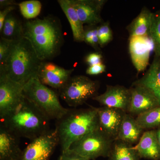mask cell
Segmentation results:
<instances>
[{
    "label": "cell",
    "instance_id": "1",
    "mask_svg": "<svg viewBox=\"0 0 160 160\" xmlns=\"http://www.w3.org/2000/svg\"><path fill=\"white\" fill-rule=\"evenodd\" d=\"M23 37L31 42L42 62L58 56L64 42L61 22L52 15L27 20L23 24Z\"/></svg>",
    "mask_w": 160,
    "mask_h": 160
},
{
    "label": "cell",
    "instance_id": "2",
    "mask_svg": "<svg viewBox=\"0 0 160 160\" xmlns=\"http://www.w3.org/2000/svg\"><path fill=\"white\" fill-rule=\"evenodd\" d=\"M0 119L1 125L19 138L32 140L50 130V120L25 96L16 109Z\"/></svg>",
    "mask_w": 160,
    "mask_h": 160
},
{
    "label": "cell",
    "instance_id": "3",
    "mask_svg": "<svg viewBox=\"0 0 160 160\" xmlns=\"http://www.w3.org/2000/svg\"><path fill=\"white\" fill-rule=\"evenodd\" d=\"M99 128L95 107L68 109L66 114L57 120L56 125L62 152L67 151L76 141Z\"/></svg>",
    "mask_w": 160,
    "mask_h": 160
},
{
    "label": "cell",
    "instance_id": "4",
    "mask_svg": "<svg viewBox=\"0 0 160 160\" xmlns=\"http://www.w3.org/2000/svg\"><path fill=\"white\" fill-rule=\"evenodd\" d=\"M29 40L24 37L13 41L11 53L0 73L24 86L32 78L37 77L42 62Z\"/></svg>",
    "mask_w": 160,
    "mask_h": 160
},
{
    "label": "cell",
    "instance_id": "5",
    "mask_svg": "<svg viewBox=\"0 0 160 160\" xmlns=\"http://www.w3.org/2000/svg\"><path fill=\"white\" fill-rule=\"evenodd\" d=\"M23 94L49 120L59 119L68 111L60 103L56 92L38 77L32 78L24 85Z\"/></svg>",
    "mask_w": 160,
    "mask_h": 160
},
{
    "label": "cell",
    "instance_id": "6",
    "mask_svg": "<svg viewBox=\"0 0 160 160\" xmlns=\"http://www.w3.org/2000/svg\"><path fill=\"white\" fill-rule=\"evenodd\" d=\"M114 140L100 128L74 142L69 149L89 160L109 157Z\"/></svg>",
    "mask_w": 160,
    "mask_h": 160
},
{
    "label": "cell",
    "instance_id": "7",
    "mask_svg": "<svg viewBox=\"0 0 160 160\" xmlns=\"http://www.w3.org/2000/svg\"><path fill=\"white\" fill-rule=\"evenodd\" d=\"M99 87L98 81L85 76H74L60 89L59 96L69 106L76 107L98 95Z\"/></svg>",
    "mask_w": 160,
    "mask_h": 160
},
{
    "label": "cell",
    "instance_id": "8",
    "mask_svg": "<svg viewBox=\"0 0 160 160\" xmlns=\"http://www.w3.org/2000/svg\"><path fill=\"white\" fill-rule=\"evenodd\" d=\"M58 144L56 129L49 130L31 140L22 151L19 160H49Z\"/></svg>",
    "mask_w": 160,
    "mask_h": 160
},
{
    "label": "cell",
    "instance_id": "9",
    "mask_svg": "<svg viewBox=\"0 0 160 160\" xmlns=\"http://www.w3.org/2000/svg\"><path fill=\"white\" fill-rule=\"evenodd\" d=\"M24 86L0 73V118L14 110L24 99Z\"/></svg>",
    "mask_w": 160,
    "mask_h": 160
},
{
    "label": "cell",
    "instance_id": "10",
    "mask_svg": "<svg viewBox=\"0 0 160 160\" xmlns=\"http://www.w3.org/2000/svg\"><path fill=\"white\" fill-rule=\"evenodd\" d=\"M73 71V69H66L46 61L40 64L37 77L44 85L59 90L69 81Z\"/></svg>",
    "mask_w": 160,
    "mask_h": 160
},
{
    "label": "cell",
    "instance_id": "11",
    "mask_svg": "<svg viewBox=\"0 0 160 160\" xmlns=\"http://www.w3.org/2000/svg\"><path fill=\"white\" fill-rule=\"evenodd\" d=\"M129 49L132 62L138 72L144 71L149 64L151 51L154 44L150 36L130 38Z\"/></svg>",
    "mask_w": 160,
    "mask_h": 160
},
{
    "label": "cell",
    "instance_id": "12",
    "mask_svg": "<svg viewBox=\"0 0 160 160\" xmlns=\"http://www.w3.org/2000/svg\"><path fill=\"white\" fill-rule=\"evenodd\" d=\"M131 98L128 112L139 115L159 106L158 101L150 89L134 82L130 88Z\"/></svg>",
    "mask_w": 160,
    "mask_h": 160
},
{
    "label": "cell",
    "instance_id": "13",
    "mask_svg": "<svg viewBox=\"0 0 160 160\" xmlns=\"http://www.w3.org/2000/svg\"><path fill=\"white\" fill-rule=\"evenodd\" d=\"M131 98L130 89L125 86L107 85L106 91L92 98L103 106L122 109L128 112Z\"/></svg>",
    "mask_w": 160,
    "mask_h": 160
},
{
    "label": "cell",
    "instance_id": "14",
    "mask_svg": "<svg viewBox=\"0 0 160 160\" xmlns=\"http://www.w3.org/2000/svg\"><path fill=\"white\" fill-rule=\"evenodd\" d=\"M83 24L96 26L102 22L101 11L106 1L102 0H69Z\"/></svg>",
    "mask_w": 160,
    "mask_h": 160
},
{
    "label": "cell",
    "instance_id": "15",
    "mask_svg": "<svg viewBox=\"0 0 160 160\" xmlns=\"http://www.w3.org/2000/svg\"><path fill=\"white\" fill-rule=\"evenodd\" d=\"M96 108L100 129L113 140L117 138L126 112L122 109L102 106Z\"/></svg>",
    "mask_w": 160,
    "mask_h": 160
},
{
    "label": "cell",
    "instance_id": "16",
    "mask_svg": "<svg viewBox=\"0 0 160 160\" xmlns=\"http://www.w3.org/2000/svg\"><path fill=\"white\" fill-rule=\"evenodd\" d=\"M19 138L0 125V160H19L22 151Z\"/></svg>",
    "mask_w": 160,
    "mask_h": 160
},
{
    "label": "cell",
    "instance_id": "17",
    "mask_svg": "<svg viewBox=\"0 0 160 160\" xmlns=\"http://www.w3.org/2000/svg\"><path fill=\"white\" fill-rule=\"evenodd\" d=\"M134 147L141 158L160 160V146L157 138L156 130L144 132L136 146Z\"/></svg>",
    "mask_w": 160,
    "mask_h": 160
},
{
    "label": "cell",
    "instance_id": "18",
    "mask_svg": "<svg viewBox=\"0 0 160 160\" xmlns=\"http://www.w3.org/2000/svg\"><path fill=\"white\" fill-rule=\"evenodd\" d=\"M144 130L139 125L136 118L126 112L116 140L132 145L138 143L144 133Z\"/></svg>",
    "mask_w": 160,
    "mask_h": 160
},
{
    "label": "cell",
    "instance_id": "19",
    "mask_svg": "<svg viewBox=\"0 0 160 160\" xmlns=\"http://www.w3.org/2000/svg\"><path fill=\"white\" fill-rule=\"evenodd\" d=\"M58 2L69 21L75 42H84V24L80 20L69 0H58Z\"/></svg>",
    "mask_w": 160,
    "mask_h": 160
},
{
    "label": "cell",
    "instance_id": "20",
    "mask_svg": "<svg viewBox=\"0 0 160 160\" xmlns=\"http://www.w3.org/2000/svg\"><path fill=\"white\" fill-rule=\"evenodd\" d=\"M152 15L149 9L144 7L138 15L128 26L130 38L150 36Z\"/></svg>",
    "mask_w": 160,
    "mask_h": 160
},
{
    "label": "cell",
    "instance_id": "21",
    "mask_svg": "<svg viewBox=\"0 0 160 160\" xmlns=\"http://www.w3.org/2000/svg\"><path fill=\"white\" fill-rule=\"evenodd\" d=\"M109 160H140L134 147L119 140H114L109 157Z\"/></svg>",
    "mask_w": 160,
    "mask_h": 160
},
{
    "label": "cell",
    "instance_id": "22",
    "mask_svg": "<svg viewBox=\"0 0 160 160\" xmlns=\"http://www.w3.org/2000/svg\"><path fill=\"white\" fill-rule=\"evenodd\" d=\"M1 37L15 41L23 37V24L11 13L6 17L1 31Z\"/></svg>",
    "mask_w": 160,
    "mask_h": 160
},
{
    "label": "cell",
    "instance_id": "23",
    "mask_svg": "<svg viewBox=\"0 0 160 160\" xmlns=\"http://www.w3.org/2000/svg\"><path fill=\"white\" fill-rule=\"evenodd\" d=\"M137 84L152 89H160V57L155 56L150 68L142 78L135 82Z\"/></svg>",
    "mask_w": 160,
    "mask_h": 160
},
{
    "label": "cell",
    "instance_id": "24",
    "mask_svg": "<svg viewBox=\"0 0 160 160\" xmlns=\"http://www.w3.org/2000/svg\"><path fill=\"white\" fill-rule=\"evenodd\" d=\"M137 121L143 129H153L160 126V106L137 116Z\"/></svg>",
    "mask_w": 160,
    "mask_h": 160
},
{
    "label": "cell",
    "instance_id": "25",
    "mask_svg": "<svg viewBox=\"0 0 160 160\" xmlns=\"http://www.w3.org/2000/svg\"><path fill=\"white\" fill-rule=\"evenodd\" d=\"M18 6L21 14L27 20L36 18L42 10V3L38 0L24 1Z\"/></svg>",
    "mask_w": 160,
    "mask_h": 160
},
{
    "label": "cell",
    "instance_id": "26",
    "mask_svg": "<svg viewBox=\"0 0 160 160\" xmlns=\"http://www.w3.org/2000/svg\"><path fill=\"white\" fill-rule=\"evenodd\" d=\"M150 37L154 42L155 56L160 57V12L152 15Z\"/></svg>",
    "mask_w": 160,
    "mask_h": 160
},
{
    "label": "cell",
    "instance_id": "27",
    "mask_svg": "<svg viewBox=\"0 0 160 160\" xmlns=\"http://www.w3.org/2000/svg\"><path fill=\"white\" fill-rule=\"evenodd\" d=\"M13 41L1 37L0 39V69L6 65L10 53Z\"/></svg>",
    "mask_w": 160,
    "mask_h": 160
},
{
    "label": "cell",
    "instance_id": "28",
    "mask_svg": "<svg viewBox=\"0 0 160 160\" xmlns=\"http://www.w3.org/2000/svg\"><path fill=\"white\" fill-rule=\"evenodd\" d=\"M98 34L101 47L106 46L112 40V32L109 22L103 23L98 27Z\"/></svg>",
    "mask_w": 160,
    "mask_h": 160
},
{
    "label": "cell",
    "instance_id": "29",
    "mask_svg": "<svg viewBox=\"0 0 160 160\" xmlns=\"http://www.w3.org/2000/svg\"><path fill=\"white\" fill-rule=\"evenodd\" d=\"M89 26V28L85 29L84 42L92 46L94 49H97L99 45L98 34V27L96 26Z\"/></svg>",
    "mask_w": 160,
    "mask_h": 160
},
{
    "label": "cell",
    "instance_id": "30",
    "mask_svg": "<svg viewBox=\"0 0 160 160\" xmlns=\"http://www.w3.org/2000/svg\"><path fill=\"white\" fill-rule=\"evenodd\" d=\"M102 56L98 52L90 53L86 58V62L89 65V66L102 64Z\"/></svg>",
    "mask_w": 160,
    "mask_h": 160
},
{
    "label": "cell",
    "instance_id": "31",
    "mask_svg": "<svg viewBox=\"0 0 160 160\" xmlns=\"http://www.w3.org/2000/svg\"><path fill=\"white\" fill-rule=\"evenodd\" d=\"M58 160H89L68 149L62 152Z\"/></svg>",
    "mask_w": 160,
    "mask_h": 160
},
{
    "label": "cell",
    "instance_id": "32",
    "mask_svg": "<svg viewBox=\"0 0 160 160\" xmlns=\"http://www.w3.org/2000/svg\"><path fill=\"white\" fill-rule=\"evenodd\" d=\"M106 71V66L103 64L90 66L86 69V72L89 75H96Z\"/></svg>",
    "mask_w": 160,
    "mask_h": 160
},
{
    "label": "cell",
    "instance_id": "33",
    "mask_svg": "<svg viewBox=\"0 0 160 160\" xmlns=\"http://www.w3.org/2000/svg\"><path fill=\"white\" fill-rule=\"evenodd\" d=\"M15 9V6H9L6 7L0 11V31L2 30L4 22L7 16Z\"/></svg>",
    "mask_w": 160,
    "mask_h": 160
},
{
    "label": "cell",
    "instance_id": "34",
    "mask_svg": "<svg viewBox=\"0 0 160 160\" xmlns=\"http://www.w3.org/2000/svg\"><path fill=\"white\" fill-rule=\"evenodd\" d=\"M18 5L16 1L13 0H1L0 1V6L2 7H9L11 6H15Z\"/></svg>",
    "mask_w": 160,
    "mask_h": 160
},
{
    "label": "cell",
    "instance_id": "35",
    "mask_svg": "<svg viewBox=\"0 0 160 160\" xmlns=\"http://www.w3.org/2000/svg\"><path fill=\"white\" fill-rule=\"evenodd\" d=\"M153 94L158 99V101L159 104L160 106V89H152V90H150Z\"/></svg>",
    "mask_w": 160,
    "mask_h": 160
},
{
    "label": "cell",
    "instance_id": "36",
    "mask_svg": "<svg viewBox=\"0 0 160 160\" xmlns=\"http://www.w3.org/2000/svg\"><path fill=\"white\" fill-rule=\"evenodd\" d=\"M156 130L157 138L158 142L160 146V126L159 127L158 129Z\"/></svg>",
    "mask_w": 160,
    "mask_h": 160
},
{
    "label": "cell",
    "instance_id": "37",
    "mask_svg": "<svg viewBox=\"0 0 160 160\" xmlns=\"http://www.w3.org/2000/svg\"></svg>",
    "mask_w": 160,
    "mask_h": 160
}]
</instances>
